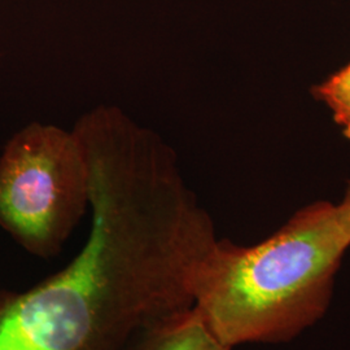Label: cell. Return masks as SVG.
I'll return each instance as SVG.
<instances>
[{
	"label": "cell",
	"instance_id": "obj_2",
	"mask_svg": "<svg viewBox=\"0 0 350 350\" xmlns=\"http://www.w3.org/2000/svg\"><path fill=\"white\" fill-rule=\"evenodd\" d=\"M350 248V204L318 201L261 243L217 239L193 276L195 309L231 349L296 338L325 315Z\"/></svg>",
	"mask_w": 350,
	"mask_h": 350
},
{
	"label": "cell",
	"instance_id": "obj_1",
	"mask_svg": "<svg viewBox=\"0 0 350 350\" xmlns=\"http://www.w3.org/2000/svg\"><path fill=\"white\" fill-rule=\"evenodd\" d=\"M73 131L90 169V237L59 273L0 291V350H126L195 305L193 276L217 240L159 134L113 105Z\"/></svg>",
	"mask_w": 350,
	"mask_h": 350
},
{
	"label": "cell",
	"instance_id": "obj_4",
	"mask_svg": "<svg viewBox=\"0 0 350 350\" xmlns=\"http://www.w3.org/2000/svg\"><path fill=\"white\" fill-rule=\"evenodd\" d=\"M126 350H231L217 338L199 312L169 315L138 334Z\"/></svg>",
	"mask_w": 350,
	"mask_h": 350
},
{
	"label": "cell",
	"instance_id": "obj_3",
	"mask_svg": "<svg viewBox=\"0 0 350 350\" xmlns=\"http://www.w3.org/2000/svg\"><path fill=\"white\" fill-rule=\"evenodd\" d=\"M90 206V169L73 129L31 122L0 154V227L24 250L51 258Z\"/></svg>",
	"mask_w": 350,
	"mask_h": 350
},
{
	"label": "cell",
	"instance_id": "obj_5",
	"mask_svg": "<svg viewBox=\"0 0 350 350\" xmlns=\"http://www.w3.org/2000/svg\"><path fill=\"white\" fill-rule=\"evenodd\" d=\"M314 95L328 107L344 137L350 139V64L314 88Z\"/></svg>",
	"mask_w": 350,
	"mask_h": 350
}]
</instances>
